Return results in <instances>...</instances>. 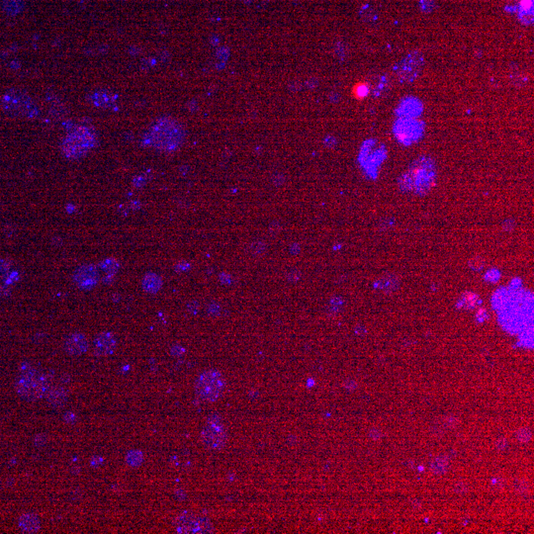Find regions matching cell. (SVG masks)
Returning a JSON list of instances; mask_svg holds the SVG:
<instances>
[{"instance_id": "1", "label": "cell", "mask_w": 534, "mask_h": 534, "mask_svg": "<svg viewBox=\"0 0 534 534\" xmlns=\"http://www.w3.org/2000/svg\"><path fill=\"white\" fill-rule=\"evenodd\" d=\"M498 322L510 334H520V340L534 338V296L520 287L500 288L492 299Z\"/></svg>"}, {"instance_id": "2", "label": "cell", "mask_w": 534, "mask_h": 534, "mask_svg": "<svg viewBox=\"0 0 534 534\" xmlns=\"http://www.w3.org/2000/svg\"><path fill=\"white\" fill-rule=\"evenodd\" d=\"M438 176L436 164L428 156H420L416 160L399 178V186L404 192H412L416 195H424L436 184Z\"/></svg>"}, {"instance_id": "3", "label": "cell", "mask_w": 534, "mask_h": 534, "mask_svg": "<svg viewBox=\"0 0 534 534\" xmlns=\"http://www.w3.org/2000/svg\"><path fill=\"white\" fill-rule=\"evenodd\" d=\"M184 138L182 127L172 119L164 118L154 124L144 138L146 144L156 150L172 152L179 148Z\"/></svg>"}, {"instance_id": "4", "label": "cell", "mask_w": 534, "mask_h": 534, "mask_svg": "<svg viewBox=\"0 0 534 534\" xmlns=\"http://www.w3.org/2000/svg\"><path fill=\"white\" fill-rule=\"evenodd\" d=\"M97 142V134L93 128L80 125L70 130L64 138L60 150L68 160H80L96 146Z\"/></svg>"}, {"instance_id": "5", "label": "cell", "mask_w": 534, "mask_h": 534, "mask_svg": "<svg viewBox=\"0 0 534 534\" xmlns=\"http://www.w3.org/2000/svg\"><path fill=\"white\" fill-rule=\"evenodd\" d=\"M0 106L4 113L12 118L33 119L39 114V109L33 98L21 89L6 91L0 99Z\"/></svg>"}, {"instance_id": "6", "label": "cell", "mask_w": 534, "mask_h": 534, "mask_svg": "<svg viewBox=\"0 0 534 534\" xmlns=\"http://www.w3.org/2000/svg\"><path fill=\"white\" fill-rule=\"evenodd\" d=\"M18 395L27 400L41 399L48 390V385L44 376L32 369L24 371L15 384Z\"/></svg>"}, {"instance_id": "7", "label": "cell", "mask_w": 534, "mask_h": 534, "mask_svg": "<svg viewBox=\"0 0 534 534\" xmlns=\"http://www.w3.org/2000/svg\"><path fill=\"white\" fill-rule=\"evenodd\" d=\"M224 390V378L218 370L212 369L203 372L196 381L195 392L204 400L214 402L222 396Z\"/></svg>"}, {"instance_id": "8", "label": "cell", "mask_w": 534, "mask_h": 534, "mask_svg": "<svg viewBox=\"0 0 534 534\" xmlns=\"http://www.w3.org/2000/svg\"><path fill=\"white\" fill-rule=\"evenodd\" d=\"M424 64V58L422 52H412L395 66L394 72L399 82L410 84L420 74Z\"/></svg>"}, {"instance_id": "9", "label": "cell", "mask_w": 534, "mask_h": 534, "mask_svg": "<svg viewBox=\"0 0 534 534\" xmlns=\"http://www.w3.org/2000/svg\"><path fill=\"white\" fill-rule=\"evenodd\" d=\"M201 438L204 445L211 450H220L226 442V434L222 420L217 416H212L207 420Z\"/></svg>"}, {"instance_id": "10", "label": "cell", "mask_w": 534, "mask_h": 534, "mask_svg": "<svg viewBox=\"0 0 534 534\" xmlns=\"http://www.w3.org/2000/svg\"><path fill=\"white\" fill-rule=\"evenodd\" d=\"M394 132L399 142L408 146L422 136L424 124L416 118H400L394 126Z\"/></svg>"}, {"instance_id": "11", "label": "cell", "mask_w": 534, "mask_h": 534, "mask_svg": "<svg viewBox=\"0 0 534 534\" xmlns=\"http://www.w3.org/2000/svg\"><path fill=\"white\" fill-rule=\"evenodd\" d=\"M176 528L179 534H208L213 532L211 522L192 514H181L176 522Z\"/></svg>"}, {"instance_id": "12", "label": "cell", "mask_w": 534, "mask_h": 534, "mask_svg": "<svg viewBox=\"0 0 534 534\" xmlns=\"http://www.w3.org/2000/svg\"><path fill=\"white\" fill-rule=\"evenodd\" d=\"M89 104L102 110H115L119 105V96L108 89H98L88 96Z\"/></svg>"}, {"instance_id": "13", "label": "cell", "mask_w": 534, "mask_h": 534, "mask_svg": "<svg viewBox=\"0 0 534 534\" xmlns=\"http://www.w3.org/2000/svg\"><path fill=\"white\" fill-rule=\"evenodd\" d=\"M74 282L82 290H90L96 286L99 281L98 268L93 264L80 266L72 275Z\"/></svg>"}, {"instance_id": "14", "label": "cell", "mask_w": 534, "mask_h": 534, "mask_svg": "<svg viewBox=\"0 0 534 534\" xmlns=\"http://www.w3.org/2000/svg\"><path fill=\"white\" fill-rule=\"evenodd\" d=\"M117 348L116 336L109 332L99 334L94 340V352L97 356L112 354Z\"/></svg>"}, {"instance_id": "15", "label": "cell", "mask_w": 534, "mask_h": 534, "mask_svg": "<svg viewBox=\"0 0 534 534\" xmlns=\"http://www.w3.org/2000/svg\"><path fill=\"white\" fill-rule=\"evenodd\" d=\"M366 84L369 86L370 93L375 98H381L388 94L391 88V82L389 78L384 74H376L369 76L366 80Z\"/></svg>"}, {"instance_id": "16", "label": "cell", "mask_w": 534, "mask_h": 534, "mask_svg": "<svg viewBox=\"0 0 534 534\" xmlns=\"http://www.w3.org/2000/svg\"><path fill=\"white\" fill-rule=\"evenodd\" d=\"M64 350L70 356H82L88 350V340L84 334H72L64 340Z\"/></svg>"}, {"instance_id": "17", "label": "cell", "mask_w": 534, "mask_h": 534, "mask_svg": "<svg viewBox=\"0 0 534 534\" xmlns=\"http://www.w3.org/2000/svg\"><path fill=\"white\" fill-rule=\"evenodd\" d=\"M422 112V102L414 97H408L402 102L396 111L400 118H416Z\"/></svg>"}, {"instance_id": "18", "label": "cell", "mask_w": 534, "mask_h": 534, "mask_svg": "<svg viewBox=\"0 0 534 534\" xmlns=\"http://www.w3.org/2000/svg\"><path fill=\"white\" fill-rule=\"evenodd\" d=\"M18 526L21 532L26 534H35L40 530L41 524L39 518L31 512L22 514L18 520Z\"/></svg>"}, {"instance_id": "19", "label": "cell", "mask_w": 534, "mask_h": 534, "mask_svg": "<svg viewBox=\"0 0 534 534\" xmlns=\"http://www.w3.org/2000/svg\"><path fill=\"white\" fill-rule=\"evenodd\" d=\"M46 399L52 408H62L68 402V393L64 388L54 387L48 390Z\"/></svg>"}, {"instance_id": "20", "label": "cell", "mask_w": 534, "mask_h": 534, "mask_svg": "<svg viewBox=\"0 0 534 534\" xmlns=\"http://www.w3.org/2000/svg\"><path fill=\"white\" fill-rule=\"evenodd\" d=\"M142 286L146 293L156 294L160 290L162 286V279L160 275L156 273H148L142 278Z\"/></svg>"}, {"instance_id": "21", "label": "cell", "mask_w": 534, "mask_h": 534, "mask_svg": "<svg viewBox=\"0 0 534 534\" xmlns=\"http://www.w3.org/2000/svg\"><path fill=\"white\" fill-rule=\"evenodd\" d=\"M399 286V280L394 275H388L381 277L375 284V287L380 289L381 291L389 292L397 289Z\"/></svg>"}, {"instance_id": "22", "label": "cell", "mask_w": 534, "mask_h": 534, "mask_svg": "<svg viewBox=\"0 0 534 534\" xmlns=\"http://www.w3.org/2000/svg\"><path fill=\"white\" fill-rule=\"evenodd\" d=\"M2 9L9 16H15L24 9L23 0H2Z\"/></svg>"}, {"instance_id": "23", "label": "cell", "mask_w": 534, "mask_h": 534, "mask_svg": "<svg viewBox=\"0 0 534 534\" xmlns=\"http://www.w3.org/2000/svg\"><path fill=\"white\" fill-rule=\"evenodd\" d=\"M520 17L524 24H530L534 19V0H522Z\"/></svg>"}, {"instance_id": "24", "label": "cell", "mask_w": 534, "mask_h": 534, "mask_svg": "<svg viewBox=\"0 0 534 534\" xmlns=\"http://www.w3.org/2000/svg\"><path fill=\"white\" fill-rule=\"evenodd\" d=\"M449 467V460L446 456L436 457L430 463V470L434 474H442Z\"/></svg>"}, {"instance_id": "25", "label": "cell", "mask_w": 534, "mask_h": 534, "mask_svg": "<svg viewBox=\"0 0 534 534\" xmlns=\"http://www.w3.org/2000/svg\"><path fill=\"white\" fill-rule=\"evenodd\" d=\"M99 268L106 272L107 275H115L120 268V264L115 258H106L99 264Z\"/></svg>"}, {"instance_id": "26", "label": "cell", "mask_w": 534, "mask_h": 534, "mask_svg": "<svg viewBox=\"0 0 534 534\" xmlns=\"http://www.w3.org/2000/svg\"><path fill=\"white\" fill-rule=\"evenodd\" d=\"M478 302H479V297L476 294L471 293V292H467L461 297L458 306H459V308L465 307L467 309H473V308H475L477 306Z\"/></svg>"}, {"instance_id": "27", "label": "cell", "mask_w": 534, "mask_h": 534, "mask_svg": "<svg viewBox=\"0 0 534 534\" xmlns=\"http://www.w3.org/2000/svg\"><path fill=\"white\" fill-rule=\"evenodd\" d=\"M266 244L262 240H254L248 246V252L252 256H262L266 252Z\"/></svg>"}, {"instance_id": "28", "label": "cell", "mask_w": 534, "mask_h": 534, "mask_svg": "<svg viewBox=\"0 0 534 534\" xmlns=\"http://www.w3.org/2000/svg\"><path fill=\"white\" fill-rule=\"evenodd\" d=\"M126 462L131 467H138L142 462V454L138 450L129 451L126 456Z\"/></svg>"}, {"instance_id": "29", "label": "cell", "mask_w": 534, "mask_h": 534, "mask_svg": "<svg viewBox=\"0 0 534 534\" xmlns=\"http://www.w3.org/2000/svg\"><path fill=\"white\" fill-rule=\"evenodd\" d=\"M369 93H370V90L366 82H361L356 84L352 89V94L357 99L365 98L366 96L369 95Z\"/></svg>"}, {"instance_id": "30", "label": "cell", "mask_w": 534, "mask_h": 534, "mask_svg": "<svg viewBox=\"0 0 534 534\" xmlns=\"http://www.w3.org/2000/svg\"><path fill=\"white\" fill-rule=\"evenodd\" d=\"M516 436H518V440L522 442V444H526V442H530L532 438V434L530 432V428H520L518 434H516Z\"/></svg>"}, {"instance_id": "31", "label": "cell", "mask_w": 534, "mask_h": 534, "mask_svg": "<svg viewBox=\"0 0 534 534\" xmlns=\"http://www.w3.org/2000/svg\"><path fill=\"white\" fill-rule=\"evenodd\" d=\"M11 262L7 260H0V280H4L10 273Z\"/></svg>"}, {"instance_id": "32", "label": "cell", "mask_w": 534, "mask_h": 534, "mask_svg": "<svg viewBox=\"0 0 534 534\" xmlns=\"http://www.w3.org/2000/svg\"><path fill=\"white\" fill-rule=\"evenodd\" d=\"M286 278L289 282L295 283L301 278V272L298 271L297 269H291L286 273Z\"/></svg>"}, {"instance_id": "33", "label": "cell", "mask_w": 534, "mask_h": 534, "mask_svg": "<svg viewBox=\"0 0 534 534\" xmlns=\"http://www.w3.org/2000/svg\"><path fill=\"white\" fill-rule=\"evenodd\" d=\"M460 420L456 416H446L444 420V424L445 426L448 428H456L458 424H459Z\"/></svg>"}, {"instance_id": "34", "label": "cell", "mask_w": 534, "mask_h": 534, "mask_svg": "<svg viewBox=\"0 0 534 534\" xmlns=\"http://www.w3.org/2000/svg\"><path fill=\"white\" fill-rule=\"evenodd\" d=\"M361 14H362V16H365V15L369 14V16L367 17V19H369V20H372V19H376V18H377L376 11L374 10V8H373L372 6H369V5H366L365 7L362 8V10H361Z\"/></svg>"}, {"instance_id": "35", "label": "cell", "mask_w": 534, "mask_h": 534, "mask_svg": "<svg viewBox=\"0 0 534 534\" xmlns=\"http://www.w3.org/2000/svg\"><path fill=\"white\" fill-rule=\"evenodd\" d=\"M468 485L464 482H458L456 483V485L454 486V492L456 494H466L468 492Z\"/></svg>"}, {"instance_id": "36", "label": "cell", "mask_w": 534, "mask_h": 534, "mask_svg": "<svg viewBox=\"0 0 534 534\" xmlns=\"http://www.w3.org/2000/svg\"><path fill=\"white\" fill-rule=\"evenodd\" d=\"M500 279V272L496 269H492L487 272L486 274V280L490 282H496Z\"/></svg>"}, {"instance_id": "37", "label": "cell", "mask_w": 534, "mask_h": 534, "mask_svg": "<svg viewBox=\"0 0 534 534\" xmlns=\"http://www.w3.org/2000/svg\"><path fill=\"white\" fill-rule=\"evenodd\" d=\"M516 489L518 492L524 494V492H526L528 490V485L524 481H518L516 483Z\"/></svg>"}, {"instance_id": "38", "label": "cell", "mask_w": 534, "mask_h": 534, "mask_svg": "<svg viewBox=\"0 0 534 534\" xmlns=\"http://www.w3.org/2000/svg\"><path fill=\"white\" fill-rule=\"evenodd\" d=\"M369 436H370V438H371L373 440H380L382 438L383 434H382V432H381L380 430H378V428H372V430H370Z\"/></svg>"}, {"instance_id": "39", "label": "cell", "mask_w": 534, "mask_h": 534, "mask_svg": "<svg viewBox=\"0 0 534 534\" xmlns=\"http://www.w3.org/2000/svg\"><path fill=\"white\" fill-rule=\"evenodd\" d=\"M18 273L17 272H13V273H9L6 278L4 279L6 284H11V283H15L17 280H18Z\"/></svg>"}, {"instance_id": "40", "label": "cell", "mask_w": 534, "mask_h": 534, "mask_svg": "<svg viewBox=\"0 0 534 534\" xmlns=\"http://www.w3.org/2000/svg\"><path fill=\"white\" fill-rule=\"evenodd\" d=\"M46 436L44 434H38L34 438V444L37 446L44 445L46 444Z\"/></svg>"}, {"instance_id": "41", "label": "cell", "mask_w": 534, "mask_h": 534, "mask_svg": "<svg viewBox=\"0 0 534 534\" xmlns=\"http://www.w3.org/2000/svg\"><path fill=\"white\" fill-rule=\"evenodd\" d=\"M281 230V224L278 222H273L269 226V232L272 234H276Z\"/></svg>"}, {"instance_id": "42", "label": "cell", "mask_w": 534, "mask_h": 534, "mask_svg": "<svg viewBox=\"0 0 534 534\" xmlns=\"http://www.w3.org/2000/svg\"><path fill=\"white\" fill-rule=\"evenodd\" d=\"M64 420H66V422H70V424H72V422H76V416L74 414H72V412H68V414H66L64 416Z\"/></svg>"}, {"instance_id": "43", "label": "cell", "mask_w": 534, "mask_h": 534, "mask_svg": "<svg viewBox=\"0 0 534 534\" xmlns=\"http://www.w3.org/2000/svg\"><path fill=\"white\" fill-rule=\"evenodd\" d=\"M496 448H498V450L502 451V450H504V449L508 447V442H506V440H504V438H500V440H498L496 442Z\"/></svg>"}, {"instance_id": "44", "label": "cell", "mask_w": 534, "mask_h": 534, "mask_svg": "<svg viewBox=\"0 0 534 534\" xmlns=\"http://www.w3.org/2000/svg\"><path fill=\"white\" fill-rule=\"evenodd\" d=\"M487 316H488L487 312H486L485 309H483V308L480 309V310L478 311V312H477V320H478L479 322H484V320L487 318Z\"/></svg>"}, {"instance_id": "45", "label": "cell", "mask_w": 534, "mask_h": 534, "mask_svg": "<svg viewBox=\"0 0 534 534\" xmlns=\"http://www.w3.org/2000/svg\"><path fill=\"white\" fill-rule=\"evenodd\" d=\"M189 268H190V266L187 262H180L179 264L176 266V270L178 271H186Z\"/></svg>"}, {"instance_id": "46", "label": "cell", "mask_w": 534, "mask_h": 534, "mask_svg": "<svg viewBox=\"0 0 534 534\" xmlns=\"http://www.w3.org/2000/svg\"><path fill=\"white\" fill-rule=\"evenodd\" d=\"M188 310L191 312H196L198 311V303L196 302H191L189 305H188Z\"/></svg>"}, {"instance_id": "47", "label": "cell", "mask_w": 534, "mask_h": 534, "mask_svg": "<svg viewBox=\"0 0 534 534\" xmlns=\"http://www.w3.org/2000/svg\"><path fill=\"white\" fill-rule=\"evenodd\" d=\"M412 506L414 508H420L422 504H420V502L416 498V500H412Z\"/></svg>"}]
</instances>
